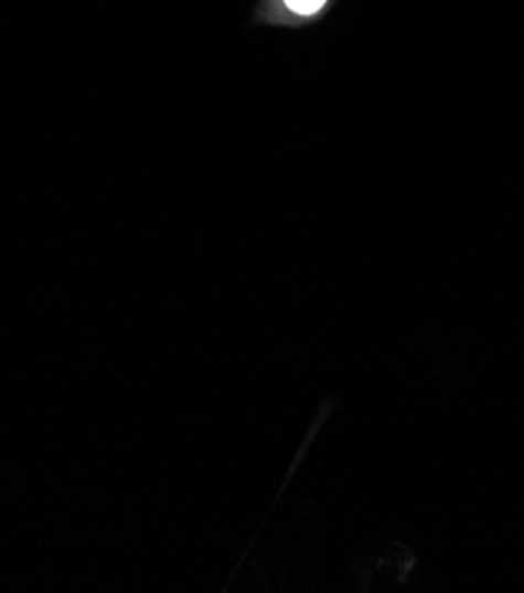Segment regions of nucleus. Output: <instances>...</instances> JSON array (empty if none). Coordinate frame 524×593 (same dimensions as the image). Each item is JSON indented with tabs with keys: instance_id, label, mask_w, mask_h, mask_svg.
I'll return each instance as SVG.
<instances>
[{
	"instance_id": "nucleus-1",
	"label": "nucleus",
	"mask_w": 524,
	"mask_h": 593,
	"mask_svg": "<svg viewBox=\"0 0 524 593\" xmlns=\"http://www.w3.org/2000/svg\"><path fill=\"white\" fill-rule=\"evenodd\" d=\"M324 3L327 0H286V6L298 14H314L317 10L324 8Z\"/></svg>"
}]
</instances>
